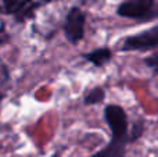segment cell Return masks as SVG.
I'll list each match as a JSON object with an SVG mask.
<instances>
[{
  "label": "cell",
  "mask_w": 158,
  "mask_h": 157,
  "mask_svg": "<svg viewBox=\"0 0 158 157\" xmlns=\"http://www.w3.org/2000/svg\"><path fill=\"white\" fill-rule=\"evenodd\" d=\"M115 13L132 21L150 22L158 18V0H122Z\"/></svg>",
  "instance_id": "cell-1"
},
{
  "label": "cell",
  "mask_w": 158,
  "mask_h": 157,
  "mask_svg": "<svg viewBox=\"0 0 158 157\" xmlns=\"http://www.w3.org/2000/svg\"><path fill=\"white\" fill-rule=\"evenodd\" d=\"M43 6L42 0H0V15L13 17L17 24H24L32 19Z\"/></svg>",
  "instance_id": "cell-2"
},
{
  "label": "cell",
  "mask_w": 158,
  "mask_h": 157,
  "mask_svg": "<svg viewBox=\"0 0 158 157\" xmlns=\"http://www.w3.org/2000/svg\"><path fill=\"white\" fill-rule=\"evenodd\" d=\"M156 49H158V24L126 36L119 45V52H150Z\"/></svg>",
  "instance_id": "cell-3"
},
{
  "label": "cell",
  "mask_w": 158,
  "mask_h": 157,
  "mask_svg": "<svg viewBox=\"0 0 158 157\" xmlns=\"http://www.w3.org/2000/svg\"><path fill=\"white\" fill-rule=\"evenodd\" d=\"M86 29V13L79 6H72L68 10L63 24V32L67 42L77 46L83 40Z\"/></svg>",
  "instance_id": "cell-4"
},
{
  "label": "cell",
  "mask_w": 158,
  "mask_h": 157,
  "mask_svg": "<svg viewBox=\"0 0 158 157\" xmlns=\"http://www.w3.org/2000/svg\"><path fill=\"white\" fill-rule=\"evenodd\" d=\"M85 61L90 63L93 67L96 68H103L106 67L108 63H111L112 58H114V53L110 47L107 46H101V47H97V49H93L87 53H83L81 56Z\"/></svg>",
  "instance_id": "cell-5"
},
{
  "label": "cell",
  "mask_w": 158,
  "mask_h": 157,
  "mask_svg": "<svg viewBox=\"0 0 158 157\" xmlns=\"http://www.w3.org/2000/svg\"><path fill=\"white\" fill-rule=\"evenodd\" d=\"M104 100H106V89L103 86H94L83 96L82 103L85 106H94L103 103Z\"/></svg>",
  "instance_id": "cell-6"
},
{
  "label": "cell",
  "mask_w": 158,
  "mask_h": 157,
  "mask_svg": "<svg viewBox=\"0 0 158 157\" xmlns=\"http://www.w3.org/2000/svg\"><path fill=\"white\" fill-rule=\"evenodd\" d=\"M143 131H144V122L140 120L139 122H135L132 128H129V143H135L137 139L142 136Z\"/></svg>",
  "instance_id": "cell-7"
},
{
  "label": "cell",
  "mask_w": 158,
  "mask_h": 157,
  "mask_svg": "<svg viewBox=\"0 0 158 157\" xmlns=\"http://www.w3.org/2000/svg\"><path fill=\"white\" fill-rule=\"evenodd\" d=\"M143 63H144L146 66H147V68H150L154 74L158 75V52L150 54L148 57H144Z\"/></svg>",
  "instance_id": "cell-8"
},
{
  "label": "cell",
  "mask_w": 158,
  "mask_h": 157,
  "mask_svg": "<svg viewBox=\"0 0 158 157\" xmlns=\"http://www.w3.org/2000/svg\"><path fill=\"white\" fill-rule=\"evenodd\" d=\"M10 39H11V36L7 32V29H6V24L4 22H0V46L7 45L10 42Z\"/></svg>",
  "instance_id": "cell-9"
},
{
  "label": "cell",
  "mask_w": 158,
  "mask_h": 157,
  "mask_svg": "<svg viewBox=\"0 0 158 157\" xmlns=\"http://www.w3.org/2000/svg\"><path fill=\"white\" fill-rule=\"evenodd\" d=\"M82 3H85V4H89V3H94L96 0H81Z\"/></svg>",
  "instance_id": "cell-10"
},
{
  "label": "cell",
  "mask_w": 158,
  "mask_h": 157,
  "mask_svg": "<svg viewBox=\"0 0 158 157\" xmlns=\"http://www.w3.org/2000/svg\"><path fill=\"white\" fill-rule=\"evenodd\" d=\"M52 157H57V153H56V155H53V156H52Z\"/></svg>",
  "instance_id": "cell-11"
}]
</instances>
